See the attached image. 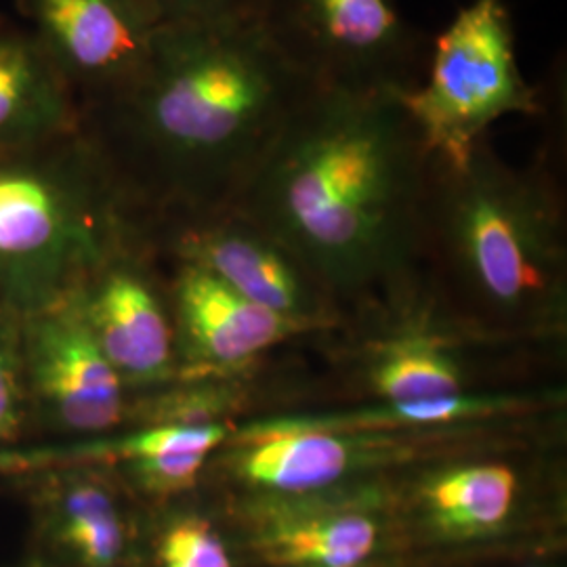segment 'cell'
<instances>
[{"mask_svg": "<svg viewBox=\"0 0 567 567\" xmlns=\"http://www.w3.org/2000/svg\"><path fill=\"white\" fill-rule=\"evenodd\" d=\"M309 91L252 18L163 25L140 79L81 128L147 231L231 208Z\"/></svg>", "mask_w": 567, "mask_h": 567, "instance_id": "1", "label": "cell"}, {"mask_svg": "<svg viewBox=\"0 0 567 567\" xmlns=\"http://www.w3.org/2000/svg\"><path fill=\"white\" fill-rule=\"evenodd\" d=\"M429 156L389 95L311 89L231 208L330 295L408 278L423 252Z\"/></svg>", "mask_w": 567, "mask_h": 567, "instance_id": "2", "label": "cell"}, {"mask_svg": "<svg viewBox=\"0 0 567 567\" xmlns=\"http://www.w3.org/2000/svg\"><path fill=\"white\" fill-rule=\"evenodd\" d=\"M492 320L547 324L566 286L564 213L547 161L515 168L492 143L458 168L429 161L423 252Z\"/></svg>", "mask_w": 567, "mask_h": 567, "instance_id": "3", "label": "cell"}, {"mask_svg": "<svg viewBox=\"0 0 567 567\" xmlns=\"http://www.w3.org/2000/svg\"><path fill=\"white\" fill-rule=\"evenodd\" d=\"M142 238L81 126L0 150V309L16 320L68 301L114 252Z\"/></svg>", "mask_w": 567, "mask_h": 567, "instance_id": "4", "label": "cell"}, {"mask_svg": "<svg viewBox=\"0 0 567 567\" xmlns=\"http://www.w3.org/2000/svg\"><path fill=\"white\" fill-rule=\"evenodd\" d=\"M429 161L458 168L507 116L543 118L547 93L517 58L507 0H468L426 55L421 82L395 97Z\"/></svg>", "mask_w": 567, "mask_h": 567, "instance_id": "5", "label": "cell"}, {"mask_svg": "<svg viewBox=\"0 0 567 567\" xmlns=\"http://www.w3.org/2000/svg\"><path fill=\"white\" fill-rule=\"evenodd\" d=\"M259 30L311 89L398 97L425 72V44L398 0H255Z\"/></svg>", "mask_w": 567, "mask_h": 567, "instance_id": "6", "label": "cell"}, {"mask_svg": "<svg viewBox=\"0 0 567 567\" xmlns=\"http://www.w3.org/2000/svg\"><path fill=\"white\" fill-rule=\"evenodd\" d=\"M480 440L466 425L416 431H286L244 433L225 463L227 473L271 496L328 492L360 475L454 454Z\"/></svg>", "mask_w": 567, "mask_h": 567, "instance_id": "7", "label": "cell"}, {"mask_svg": "<svg viewBox=\"0 0 567 567\" xmlns=\"http://www.w3.org/2000/svg\"><path fill=\"white\" fill-rule=\"evenodd\" d=\"M21 368L30 426L91 437L126 419V385L91 337L72 297L21 320Z\"/></svg>", "mask_w": 567, "mask_h": 567, "instance_id": "8", "label": "cell"}, {"mask_svg": "<svg viewBox=\"0 0 567 567\" xmlns=\"http://www.w3.org/2000/svg\"><path fill=\"white\" fill-rule=\"evenodd\" d=\"M21 23L68 82L82 110L140 79L163 28L143 0H16Z\"/></svg>", "mask_w": 567, "mask_h": 567, "instance_id": "9", "label": "cell"}, {"mask_svg": "<svg viewBox=\"0 0 567 567\" xmlns=\"http://www.w3.org/2000/svg\"><path fill=\"white\" fill-rule=\"evenodd\" d=\"M154 250L203 267L244 299L307 326L320 313L322 288L267 231L236 208L147 229Z\"/></svg>", "mask_w": 567, "mask_h": 567, "instance_id": "10", "label": "cell"}, {"mask_svg": "<svg viewBox=\"0 0 567 567\" xmlns=\"http://www.w3.org/2000/svg\"><path fill=\"white\" fill-rule=\"evenodd\" d=\"M150 250L147 238L126 244L72 297L124 385L163 383L177 360L175 326L145 264Z\"/></svg>", "mask_w": 567, "mask_h": 567, "instance_id": "11", "label": "cell"}, {"mask_svg": "<svg viewBox=\"0 0 567 567\" xmlns=\"http://www.w3.org/2000/svg\"><path fill=\"white\" fill-rule=\"evenodd\" d=\"M175 264V337L187 362L229 370L250 362L303 328L244 299L203 267Z\"/></svg>", "mask_w": 567, "mask_h": 567, "instance_id": "12", "label": "cell"}, {"mask_svg": "<svg viewBox=\"0 0 567 567\" xmlns=\"http://www.w3.org/2000/svg\"><path fill=\"white\" fill-rule=\"evenodd\" d=\"M379 532V519L365 494L274 496L257 547L278 567H360L374 553Z\"/></svg>", "mask_w": 567, "mask_h": 567, "instance_id": "13", "label": "cell"}, {"mask_svg": "<svg viewBox=\"0 0 567 567\" xmlns=\"http://www.w3.org/2000/svg\"><path fill=\"white\" fill-rule=\"evenodd\" d=\"M81 126V103L34 34L0 18V150L47 142Z\"/></svg>", "mask_w": 567, "mask_h": 567, "instance_id": "14", "label": "cell"}, {"mask_svg": "<svg viewBox=\"0 0 567 567\" xmlns=\"http://www.w3.org/2000/svg\"><path fill=\"white\" fill-rule=\"evenodd\" d=\"M37 475H42V508L53 540L82 567L114 566L124 548V524L100 473L70 465L42 468Z\"/></svg>", "mask_w": 567, "mask_h": 567, "instance_id": "15", "label": "cell"}, {"mask_svg": "<svg viewBox=\"0 0 567 567\" xmlns=\"http://www.w3.org/2000/svg\"><path fill=\"white\" fill-rule=\"evenodd\" d=\"M517 489L515 471L505 463H466L433 473L421 487V503L442 534L473 538L507 522Z\"/></svg>", "mask_w": 567, "mask_h": 567, "instance_id": "16", "label": "cell"}, {"mask_svg": "<svg viewBox=\"0 0 567 567\" xmlns=\"http://www.w3.org/2000/svg\"><path fill=\"white\" fill-rule=\"evenodd\" d=\"M526 402L513 398H486V395H450L423 402H398V404L322 414V416H292L269 423L252 425L246 433H286V431H416L437 426L473 425L480 421H492L524 410Z\"/></svg>", "mask_w": 567, "mask_h": 567, "instance_id": "17", "label": "cell"}, {"mask_svg": "<svg viewBox=\"0 0 567 567\" xmlns=\"http://www.w3.org/2000/svg\"><path fill=\"white\" fill-rule=\"evenodd\" d=\"M377 395L389 404L423 402L463 393V370L442 341L404 334L379 351L370 368Z\"/></svg>", "mask_w": 567, "mask_h": 567, "instance_id": "18", "label": "cell"}, {"mask_svg": "<svg viewBox=\"0 0 567 567\" xmlns=\"http://www.w3.org/2000/svg\"><path fill=\"white\" fill-rule=\"evenodd\" d=\"M30 429L21 368V322L0 309V447L18 446Z\"/></svg>", "mask_w": 567, "mask_h": 567, "instance_id": "19", "label": "cell"}, {"mask_svg": "<svg viewBox=\"0 0 567 567\" xmlns=\"http://www.w3.org/2000/svg\"><path fill=\"white\" fill-rule=\"evenodd\" d=\"M158 557L163 567H231L221 538L198 517H185L168 526Z\"/></svg>", "mask_w": 567, "mask_h": 567, "instance_id": "20", "label": "cell"}, {"mask_svg": "<svg viewBox=\"0 0 567 567\" xmlns=\"http://www.w3.org/2000/svg\"><path fill=\"white\" fill-rule=\"evenodd\" d=\"M208 456L206 454H164L124 461V475L152 496H173L196 486Z\"/></svg>", "mask_w": 567, "mask_h": 567, "instance_id": "21", "label": "cell"}, {"mask_svg": "<svg viewBox=\"0 0 567 567\" xmlns=\"http://www.w3.org/2000/svg\"><path fill=\"white\" fill-rule=\"evenodd\" d=\"M163 25L225 23L252 16L255 0H143Z\"/></svg>", "mask_w": 567, "mask_h": 567, "instance_id": "22", "label": "cell"}]
</instances>
